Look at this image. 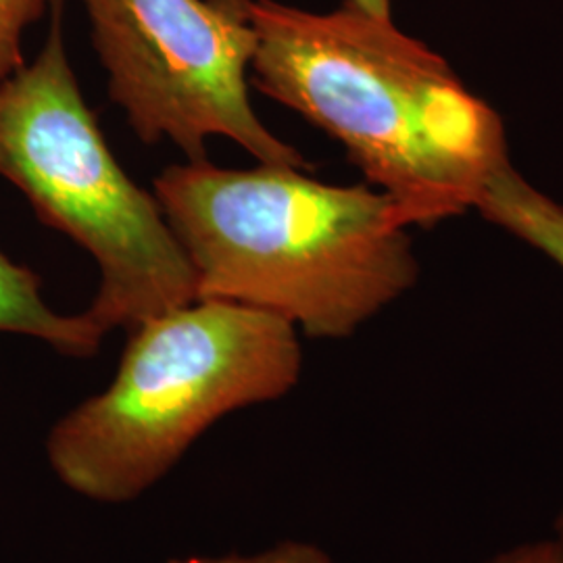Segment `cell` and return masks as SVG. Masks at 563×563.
<instances>
[{"label": "cell", "mask_w": 563, "mask_h": 563, "mask_svg": "<svg viewBox=\"0 0 563 563\" xmlns=\"http://www.w3.org/2000/svg\"><path fill=\"white\" fill-rule=\"evenodd\" d=\"M353 4L362 7L363 11H369L374 15H383V18H393L390 15V0H351Z\"/></svg>", "instance_id": "11"}, {"label": "cell", "mask_w": 563, "mask_h": 563, "mask_svg": "<svg viewBox=\"0 0 563 563\" xmlns=\"http://www.w3.org/2000/svg\"><path fill=\"white\" fill-rule=\"evenodd\" d=\"M0 332L46 342L69 357H92L101 330L86 313L63 316L42 297L41 278L0 251Z\"/></svg>", "instance_id": "6"}, {"label": "cell", "mask_w": 563, "mask_h": 563, "mask_svg": "<svg viewBox=\"0 0 563 563\" xmlns=\"http://www.w3.org/2000/svg\"><path fill=\"white\" fill-rule=\"evenodd\" d=\"M488 563H563V553L558 543L541 541V543L520 544Z\"/></svg>", "instance_id": "10"}, {"label": "cell", "mask_w": 563, "mask_h": 563, "mask_svg": "<svg viewBox=\"0 0 563 563\" xmlns=\"http://www.w3.org/2000/svg\"><path fill=\"white\" fill-rule=\"evenodd\" d=\"M167 563H332L320 547L309 543H282L257 555H228V558H186Z\"/></svg>", "instance_id": "9"}, {"label": "cell", "mask_w": 563, "mask_h": 563, "mask_svg": "<svg viewBox=\"0 0 563 563\" xmlns=\"http://www.w3.org/2000/svg\"><path fill=\"white\" fill-rule=\"evenodd\" d=\"M59 0H0V80L15 74L23 59V36Z\"/></svg>", "instance_id": "8"}, {"label": "cell", "mask_w": 563, "mask_h": 563, "mask_svg": "<svg viewBox=\"0 0 563 563\" xmlns=\"http://www.w3.org/2000/svg\"><path fill=\"white\" fill-rule=\"evenodd\" d=\"M0 176L101 267L88 320L132 330L199 301V280L155 195L123 172L67 59L59 2L38 57L0 80Z\"/></svg>", "instance_id": "4"}, {"label": "cell", "mask_w": 563, "mask_h": 563, "mask_svg": "<svg viewBox=\"0 0 563 563\" xmlns=\"http://www.w3.org/2000/svg\"><path fill=\"white\" fill-rule=\"evenodd\" d=\"M474 209L563 267V207L507 162L484 184Z\"/></svg>", "instance_id": "7"}, {"label": "cell", "mask_w": 563, "mask_h": 563, "mask_svg": "<svg viewBox=\"0 0 563 563\" xmlns=\"http://www.w3.org/2000/svg\"><path fill=\"white\" fill-rule=\"evenodd\" d=\"M553 541L558 543L560 547V551L563 553V511L560 514V518H558V522H555V537H553Z\"/></svg>", "instance_id": "12"}, {"label": "cell", "mask_w": 563, "mask_h": 563, "mask_svg": "<svg viewBox=\"0 0 563 563\" xmlns=\"http://www.w3.org/2000/svg\"><path fill=\"white\" fill-rule=\"evenodd\" d=\"M251 84L341 142L407 228L474 209L509 162L499 113L393 18L351 0L330 13L251 0Z\"/></svg>", "instance_id": "1"}, {"label": "cell", "mask_w": 563, "mask_h": 563, "mask_svg": "<svg viewBox=\"0 0 563 563\" xmlns=\"http://www.w3.org/2000/svg\"><path fill=\"white\" fill-rule=\"evenodd\" d=\"M155 197L199 280V299L280 316L313 339H346L418 280L395 201L299 167L172 165Z\"/></svg>", "instance_id": "2"}, {"label": "cell", "mask_w": 563, "mask_h": 563, "mask_svg": "<svg viewBox=\"0 0 563 563\" xmlns=\"http://www.w3.org/2000/svg\"><path fill=\"white\" fill-rule=\"evenodd\" d=\"M109 97L146 144L172 141L188 162L225 136L265 165L311 169L249 99L257 32L251 0H80Z\"/></svg>", "instance_id": "5"}, {"label": "cell", "mask_w": 563, "mask_h": 563, "mask_svg": "<svg viewBox=\"0 0 563 563\" xmlns=\"http://www.w3.org/2000/svg\"><path fill=\"white\" fill-rule=\"evenodd\" d=\"M128 336L113 383L46 437L59 483L99 504L141 497L223 416L278 401L301 376L297 328L241 302H188Z\"/></svg>", "instance_id": "3"}]
</instances>
